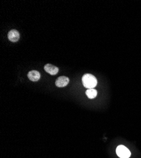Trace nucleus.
<instances>
[{
    "mask_svg": "<svg viewBox=\"0 0 141 158\" xmlns=\"http://www.w3.org/2000/svg\"><path fill=\"white\" fill-rule=\"evenodd\" d=\"M69 81L70 80L67 76H61L56 79L55 82V85L58 87H63L67 86L69 83Z\"/></svg>",
    "mask_w": 141,
    "mask_h": 158,
    "instance_id": "nucleus-4",
    "label": "nucleus"
},
{
    "mask_svg": "<svg viewBox=\"0 0 141 158\" xmlns=\"http://www.w3.org/2000/svg\"><path fill=\"white\" fill-rule=\"evenodd\" d=\"M8 38L11 42L16 43L20 39V33L18 30L15 29H12L8 34Z\"/></svg>",
    "mask_w": 141,
    "mask_h": 158,
    "instance_id": "nucleus-3",
    "label": "nucleus"
},
{
    "mask_svg": "<svg viewBox=\"0 0 141 158\" xmlns=\"http://www.w3.org/2000/svg\"><path fill=\"white\" fill-rule=\"evenodd\" d=\"M82 81L83 86L87 89L94 88L96 86L97 83H98V81H97V79L95 76L90 74H86L83 75Z\"/></svg>",
    "mask_w": 141,
    "mask_h": 158,
    "instance_id": "nucleus-1",
    "label": "nucleus"
},
{
    "mask_svg": "<svg viewBox=\"0 0 141 158\" xmlns=\"http://www.w3.org/2000/svg\"><path fill=\"white\" fill-rule=\"evenodd\" d=\"M44 69H45V70L47 72V73L53 75L57 74L59 71V69L58 67H56L51 64H50V63L46 64L45 66V67H44Z\"/></svg>",
    "mask_w": 141,
    "mask_h": 158,
    "instance_id": "nucleus-5",
    "label": "nucleus"
},
{
    "mask_svg": "<svg viewBox=\"0 0 141 158\" xmlns=\"http://www.w3.org/2000/svg\"><path fill=\"white\" fill-rule=\"evenodd\" d=\"M27 76L30 80L33 81V82H36V81L40 79L41 75L39 71L36 70H32L29 72Z\"/></svg>",
    "mask_w": 141,
    "mask_h": 158,
    "instance_id": "nucleus-6",
    "label": "nucleus"
},
{
    "mask_svg": "<svg viewBox=\"0 0 141 158\" xmlns=\"http://www.w3.org/2000/svg\"><path fill=\"white\" fill-rule=\"evenodd\" d=\"M117 154L120 158H129L131 156L130 151L125 146L120 145L116 149Z\"/></svg>",
    "mask_w": 141,
    "mask_h": 158,
    "instance_id": "nucleus-2",
    "label": "nucleus"
},
{
    "mask_svg": "<svg viewBox=\"0 0 141 158\" xmlns=\"http://www.w3.org/2000/svg\"><path fill=\"white\" fill-rule=\"evenodd\" d=\"M86 94L87 95V96L89 99H94L96 97L98 92H97L96 90L94 88L93 89H88L86 92Z\"/></svg>",
    "mask_w": 141,
    "mask_h": 158,
    "instance_id": "nucleus-7",
    "label": "nucleus"
}]
</instances>
